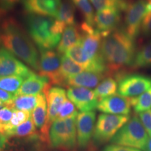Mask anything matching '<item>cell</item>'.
<instances>
[{"label": "cell", "instance_id": "cell-1", "mask_svg": "<svg viewBox=\"0 0 151 151\" xmlns=\"http://www.w3.org/2000/svg\"><path fill=\"white\" fill-rule=\"evenodd\" d=\"M134 41L124 28L116 29L103 38L99 55L106 67L107 76L118 81L127 74L128 68L132 69L136 55Z\"/></svg>", "mask_w": 151, "mask_h": 151}, {"label": "cell", "instance_id": "cell-2", "mask_svg": "<svg viewBox=\"0 0 151 151\" xmlns=\"http://www.w3.org/2000/svg\"><path fill=\"white\" fill-rule=\"evenodd\" d=\"M0 36L5 49L35 70L39 71L40 57L37 47L29 36L14 18L8 17L2 19Z\"/></svg>", "mask_w": 151, "mask_h": 151}, {"label": "cell", "instance_id": "cell-3", "mask_svg": "<svg viewBox=\"0 0 151 151\" xmlns=\"http://www.w3.org/2000/svg\"><path fill=\"white\" fill-rule=\"evenodd\" d=\"M28 35L39 50H52L59 43L66 24L55 18L27 14Z\"/></svg>", "mask_w": 151, "mask_h": 151}, {"label": "cell", "instance_id": "cell-4", "mask_svg": "<svg viewBox=\"0 0 151 151\" xmlns=\"http://www.w3.org/2000/svg\"><path fill=\"white\" fill-rule=\"evenodd\" d=\"M77 115L66 119L56 120L52 122L48 137L49 142L52 148L69 151L76 148Z\"/></svg>", "mask_w": 151, "mask_h": 151}, {"label": "cell", "instance_id": "cell-5", "mask_svg": "<svg viewBox=\"0 0 151 151\" xmlns=\"http://www.w3.org/2000/svg\"><path fill=\"white\" fill-rule=\"evenodd\" d=\"M148 136L139 116H134L119 130L111 140V144L145 150Z\"/></svg>", "mask_w": 151, "mask_h": 151}, {"label": "cell", "instance_id": "cell-6", "mask_svg": "<svg viewBox=\"0 0 151 151\" xmlns=\"http://www.w3.org/2000/svg\"><path fill=\"white\" fill-rule=\"evenodd\" d=\"M129 119V116L100 114L94 127V141L97 143H104L111 141Z\"/></svg>", "mask_w": 151, "mask_h": 151}, {"label": "cell", "instance_id": "cell-7", "mask_svg": "<svg viewBox=\"0 0 151 151\" xmlns=\"http://www.w3.org/2000/svg\"><path fill=\"white\" fill-rule=\"evenodd\" d=\"M43 92L47 101V119L46 124L41 130V137L43 141H46L48 139L50 126L57 119L60 108L67 99V92L60 87L49 86Z\"/></svg>", "mask_w": 151, "mask_h": 151}, {"label": "cell", "instance_id": "cell-8", "mask_svg": "<svg viewBox=\"0 0 151 151\" xmlns=\"http://www.w3.org/2000/svg\"><path fill=\"white\" fill-rule=\"evenodd\" d=\"M60 54L53 50H40L39 75L48 78L50 83L65 87V81L60 75Z\"/></svg>", "mask_w": 151, "mask_h": 151}, {"label": "cell", "instance_id": "cell-9", "mask_svg": "<svg viewBox=\"0 0 151 151\" xmlns=\"http://www.w3.org/2000/svg\"><path fill=\"white\" fill-rule=\"evenodd\" d=\"M148 0H134L128 2L125 9L124 30L131 39L134 40L141 31L143 18L147 14Z\"/></svg>", "mask_w": 151, "mask_h": 151}, {"label": "cell", "instance_id": "cell-10", "mask_svg": "<svg viewBox=\"0 0 151 151\" xmlns=\"http://www.w3.org/2000/svg\"><path fill=\"white\" fill-rule=\"evenodd\" d=\"M118 92L126 97L141 95L151 88V77L141 74H127L118 81Z\"/></svg>", "mask_w": 151, "mask_h": 151}, {"label": "cell", "instance_id": "cell-11", "mask_svg": "<svg viewBox=\"0 0 151 151\" xmlns=\"http://www.w3.org/2000/svg\"><path fill=\"white\" fill-rule=\"evenodd\" d=\"M32 71L4 48H0V77L21 76L27 78Z\"/></svg>", "mask_w": 151, "mask_h": 151}, {"label": "cell", "instance_id": "cell-12", "mask_svg": "<svg viewBox=\"0 0 151 151\" xmlns=\"http://www.w3.org/2000/svg\"><path fill=\"white\" fill-rule=\"evenodd\" d=\"M67 96L81 112L94 111L99 103L93 90L83 87H69Z\"/></svg>", "mask_w": 151, "mask_h": 151}, {"label": "cell", "instance_id": "cell-13", "mask_svg": "<svg viewBox=\"0 0 151 151\" xmlns=\"http://www.w3.org/2000/svg\"><path fill=\"white\" fill-rule=\"evenodd\" d=\"M82 34L81 45L87 56L90 60H94L100 56L99 50L103 37L93 26L83 22L80 26Z\"/></svg>", "mask_w": 151, "mask_h": 151}, {"label": "cell", "instance_id": "cell-14", "mask_svg": "<svg viewBox=\"0 0 151 151\" xmlns=\"http://www.w3.org/2000/svg\"><path fill=\"white\" fill-rule=\"evenodd\" d=\"M95 120L96 112L94 111L80 112L77 115V143L80 148H86L93 137Z\"/></svg>", "mask_w": 151, "mask_h": 151}, {"label": "cell", "instance_id": "cell-15", "mask_svg": "<svg viewBox=\"0 0 151 151\" xmlns=\"http://www.w3.org/2000/svg\"><path fill=\"white\" fill-rule=\"evenodd\" d=\"M131 108L130 97H123L119 94L100 100L97 107L98 110L104 113L120 116H129Z\"/></svg>", "mask_w": 151, "mask_h": 151}, {"label": "cell", "instance_id": "cell-16", "mask_svg": "<svg viewBox=\"0 0 151 151\" xmlns=\"http://www.w3.org/2000/svg\"><path fill=\"white\" fill-rule=\"evenodd\" d=\"M120 13L121 11L116 8L97 11L94 18V27L101 34L103 38L117 29L121 19Z\"/></svg>", "mask_w": 151, "mask_h": 151}, {"label": "cell", "instance_id": "cell-17", "mask_svg": "<svg viewBox=\"0 0 151 151\" xmlns=\"http://www.w3.org/2000/svg\"><path fill=\"white\" fill-rule=\"evenodd\" d=\"M27 14L57 18L62 0H21Z\"/></svg>", "mask_w": 151, "mask_h": 151}, {"label": "cell", "instance_id": "cell-18", "mask_svg": "<svg viewBox=\"0 0 151 151\" xmlns=\"http://www.w3.org/2000/svg\"><path fill=\"white\" fill-rule=\"evenodd\" d=\"M49 86L50 83L48 78L33 72L25 78L16 95H37L44 92Z\"/></svg>", "mask_w": 151, "mask_h": 151}, {"label": "cell", "instance_id": "cell-19", "mask_svg": "<svg viewBox=\"0 0 151 151\" xmlns=\"http://www.w3.org/2000/svg\"><path fill=\"white\" fill-rule=\"evenodd\" d=\"M106 75L104 73L91 71H84L67 81V86L83 87L86 88H94L104 79Z\"/></svg>", "mask_w": 151, "mask_h": 151}, {"label": "cell", "instance_id": "cell-20", "mask_svg": "<svg viewBox=\"0 0 151 151\" xmlns=\"http://www.w3.org/2000/svg\"><path fill=\"white\" fill-rule=\"evenodd\" d=\"M81 37L82 34L80 27H78L76 24L66 26L57 46V51L60 54H65L68 49L81 41Z\"/></svg>", "mask_w": 151, "mask_h": 151}, {"label": "cell", "instance_id": "cell-21", "mask_svg": "<svg viewBox=\"0 0 151 151\" xmlns=\"http://www.w3.org/2000/svg\"><path fill=\"white\" fill-rule=\"evenodd\" d=\"M32 118L36 128L42 129L46 124L47 119V101L44 92L39 94V100L32 112Z\"/></svg>", "mask_w": 151, "mask_h": 151}, {"label": "cell", "instance_id": "cell-22", "mask_svg": "<svg viewBox=\"0 0 151 151\" xmlns=\"http://www.w3.org/2000/svg\"><path fill=\"white\" fill-rule=\"evenodd\" d=\"M118 88V85L116 79L111 76H107L96 87L94 92L99 101L104 98L116 94Z\"/></svg>", "mask_w": 151, "mask_h": 151}, {"label": "cell", "instance_id": "cell-23", "mask_svg": "<svg viewBox=\"0 0 151 151\" xmlns=\"http://www.w3.org/2000/svg\"><path fill=\"white\" fill-rule=\"evenodd\" d=\"M86 71L83 67L78 65L66 55H62L61 58V66H60V75L65 81L67 86V81L69 79L78 75L83 71Z\"/></svg>", "mask_w": 151, "mask_h": 151}, {"label": "cell", "instance_id": "cell-24", "mask_svg": "<svg viewBox=\"0 0 151 151\" xmlns=\"http://www.w3.org/2000/svg\"><path fill=\"white\" fill-rule=\"evenodd\" d=\"M39 100L37 95H18L16 96L11 104L8 106L14 110L32 112L35 108Z\"/></svg>", "mask_w": 151, "mask_h": 151}, {"label": "cell", "instance_id": "cell-25", "mask_svg": "<svg viewBox=\"0 0 151 151\" xmlns=\"http://www.w3.org/2000/svg\"><path fill=\"white\" fill-rule=\"evenodd\" d=\"M76 6L71 0H63L58 11L57 19L66 25L75 24Z\"/></svg>", "mask_w": 151, "mask_h": 151}, {"label": "cell", "instance_id": "cell-26", "mask_svg": "<svg viewBox=\"0 0 151 151\" xmlns=\"http://www.w3.org/2000/svg\"><path fill=\"white\" fill-rule=\"evenodd\" d=\"M5 134L9 137H25L35 136L37 131L32 118V115L27 121L13 129L7 130Z\"/></svg>", "mask_w": 151, "mask_h": 151}, {"label": "cell", "instance_id": "cell-27", "mask_svg": "<svg viewBox=\"0 0 151 151\" xmlns=\"http://www.w3.org/2000/svg\"><path fill=\"white\" fill-rule=\"evenodd\" d=\"M151 67V40L136 52L132 69Z\"/></svg>", "mask_w": 151, "mask_h": 151}, {"label": "cell", "instance_id": "cell-28", "mask_svg": "<svg viewBox=\"0 0 151 151\" xmlns=\"http://www.w3.org/2000/svg\"><path fill=\"white\" fill-rule=\"evenodd\" d=\"M132 106L134 107L136 113H139L148 110L151 108V88L135 97H130Z\"/></svg>", "mask_w": 151, "mask_h": 151}, {"label": "cell", "instance_id": "cell-29", "mask_svg": "<svg viewBox=\"0 0 151 151\" xmlns=\"http://www.w3.org/2000/svg\"><path fill=\"white\" fill-rule=\"evenodd\" d=\"M74 4L75 6L78 8L81 13L83 16L85 21L90 25L94 27V9L92 7V4L89 0H71Z\"/></svg>", "mask_w": 151, "mask_h": 151}, {"label": "cell", "instance_id": "cell-30", "mask_svg": "<svg viewBox=\"0 0 151 151\" xmlns=\"http://www.w3.org/2000/svg\"><path fill=\"white\" fill-rule=\"evenodd\" d=\"M24 79L23 77L15 76L0 77V89L16 94Z\"/></svg>", "mask_w": 151, "mask_h": 151}, {"label": "cell", "instance_id": "cell-31", "mask_svg": "<svg viewBox=\"0 0 151 151\" xmlns=\"http://www.w3.org/2000/svg\"><path fill=\"white\" fill-rule=\"evenodd\" d=\"M97 11L105 9H118L121 11H125L129 0H90Z\"/></svg>", "mask_w": 151, "mask_h": 151}, {"label": "cell", "instance_id": "cell-32", "mask_svg": "<svg viewBox=\"0 0 151 151\" xmlns=\"http://www.w3.org/2000/svg\"><path fill=\"white\" fill-rule=\"evenodd\" d=\"M31 115L32 113L29 112V111L14 110L12 118H11L10 122H9V124L6 125L5 131L6 132L7 130L13 129V128L16 127L17 126L20 125V124L27 121L28 119L31 117Z\"/></svg>", "mask_w": 151, "mask_h": 151}, {"label": "cell", "instance_id": "cell-33", "mask_svg": "<svg viewBox=\"0 0 151 151\" xmlns=\"http://www.w3.org/2000/svg\"><path fill=\"white\" fill-rule=\"evenodd\" d=\"M76 109V106L71 102L70 100L67 99L60 108L56 120L66 119L74 116V115H77L78 113Z\"/></svg>", "mask_w": 151, "mask_h": 151}, {"label": "cell", "instance_id": "cell-34", "mask_svg": "<svg viewBox=\"0 0 151 151\" xmlns=\"http://www.w3.org/2000/svg\"><path fill=\"white\" fill-rule=\"evenodd\" d=\"M139 114V118L141 123L146 130L148 134L151 137V111L148 110L141 112Z\"/></svg>", "mask_w": 151, "mask_h": 151}, {"label": "cell", "instance_id": "cell-35", "mask_svg": "<svg viewBox=\"0 0 151 151\" xmlns=\"http://www.w3.org/2000/svg\"><path fill=\"white\" fill-rule=\"evenodd\" d=\"M14 112V109H13L9 106H5L0 109V119L5 125H6L10 122Z\"/></svg>", "mask_w": 151, "mask_h": 151}, {"label": "cell", "instance_id": "cell-36", "mask_svg": "<svg viewBox=\"0 0 151 151\" xmlns=\"http://www.w3.org/2000/svg\"><path fill=\"white\" fill-rule=\"evenodd\" d=\"M141 32L143 36L146 37L151 36V11L148 13L143 18L141 24Z\"/></svg>", "mask_w": 151, "mask_h": 151}, {"label": "cell", "instance_id": "cell-37", "mask_svg": "<svg viewBox=\"0 0 151 151\" xmlns=\"http://www.w3.org/2000/svg\"><path fill=\"white\" fill-rule=\"evenodd\" d=\"M20 0H0V9L8 13L14 8Z\"/></svg>", "mask_w": 151, "mask_h": 151}, {"label": "cell", "instance_id": "cell-38", "mask_svg": "<svg viewBox=\"0 0 151 151\" xmlns=\"http://www.w3.org/2000/svg\"><path fill=\"white\" fill-rule=\"evenodd\" d=\"M15 97H16V94L0 89V100L4 104L5 106L11 104L12 101H14Z\"/></svg>", "mask_w": 151, "mask_h": 151}, {"label": "cell", "instance_id": "cell-39", "mask_svg": "<svg viewBox=\"0 0 151 151\" xmlns=\"http://www.w3.org/2000/svg\"><path fill=\"white\" fill-rule=\"evenodd\" d=\"M102 151H141L139 149H136L129 147L119 146L116 144H111L104 147Z\"/></svg>", "mask_w": 151, "mask_h": 151}, {"label": "cell", "instance_id": "cell-40", "mask_svg": "<svg viewBox=\"0 0 151 151\" xmlns=\"http://www.w3.org/2000/svg\"><path fill=\"white\" fill-rule=\"evenodd\" d=\"M9 137L6 134L0 133V151H4L6 146Z\"/></svg>", "mask_w": 151, "mask_h": 151}, {"label": "cell", "instance_id": "cell-41", "mask_svg": "<svg viewBox=\"0 0 151 151\" xmlns=\"http://www.w3.org/2000/svg\"><path fill=\"white\" fill-rule=\"evenodd\" d=\"M5 127L6 125L1 122V119H0V133L1 134H5Z\"/></svg>", "mask_w": 151, "mask_h": 151}, {"label": "cell", "instance_id": "cell-42", "mask_svg": "<svg viewBox=\"0 0 151 151\" xmlns=\"http://www.w3.org/2000/svg\"><path fill=\"white\" fill-rule=\"evenodd\" d=\"M146 149L148 151H151V137L148 139V143H147V146H146Z\"/></svg>", "mask_w": 151, "mask_h": 151}, {"label": "cell", "instance_id": "cell-43", "mask_svg": "<svg viewBox=\"0 0 151 151\" xmlns=\"http://www.w3.org/2000/svg\"><path fill=\"white\" fill-rule=\"evenodd\" d=\"M4 105H5L4 104V103L2 102V101H1V100H0V108H2L3 106H4Z\"/></svg>", "mask_w": 151, "mask_h": 151}, {"label": "cell", "instance_id": "cell-44", "mask_svg": "<svg viewBox=\"0 0 151 151\" xmlns=\"http://www.w3.org/2000/svg\"><path fill=\"white\" fill-rule=\"evenodd\" d=\"M1 36H0V43H1Z\"/></svg>", "mask_w": 151, "mask_h": 151}]
</instances>
